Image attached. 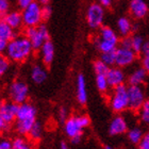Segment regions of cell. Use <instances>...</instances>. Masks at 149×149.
<instances>
[{"instance_id":"obj_1","label":"cell","mask_w":149,"mask_h":149,"mask_svg":"<svg viewBox=\"0 0 149 149\" xmlns=\"http://www.w3.org/2000/svg\"><path fill=\"white\" fill-rule=\"evenodd\" d=\"M6 58L15 63H22L31 56L33 48L30 40L25 35H15L6 43Z\"/></svg>"},{"instance_id":"obj_2","label":"cell","mask_w":149,"mask_h":149,"mask_svg":"<svg viewBox=\"0 0 149 149\" xmlns=\"http://www.w3.org/2000/svg\"><path fill=\"white\" fill-rule=\"evenodd\" d=\"M36 114L37 109L34 104L27 101L18 104L15 118V129L19 135L28 134L32 125L36 121Z\"/></svg>"},{"instance_id":"obj_3","label":"cell","mask_w":149,"mask_h":149,"mask_svg":"<svg viewBox=\"0 0 149 149\" xmlns=\"http://www.w3.org/2000/svg\"><path fill=\"white\" fill-rule=\"evenodd\" d=\"M119 44V37L116 32L109 26H101L99 35L95 40V46L100 52L114 51Z\"/></svg>"},{"instance_id":"obj_4","label":"cell","mask_w":149,"mask_h":149,"mask_svg":"<svg viewBox=\"0 0 149 149\" xmlns=\"http://www.w3.org/2000/svg\"><path fill=\"white\" fill-rule=\"evenodd\" d=\"M110 107L112 111L118 114L129 109L127 86L125 84L113 87V91L110 96Z\"/></svg>"},{"instance_id":"obj_5","label":"cell","mask_w":149,"mask_h":149,"mask_svg":"<svg viewBox=\"0 0 149 149\" xmlns=\"http://www.w3.org/2000/svg\"><path fill=\"white\" fill-rule=\"evenodd\" d=\"M91 124L90 117L87 115H74L68 117L64 123V130L68 137L81 135L83 130Z\"/></svg>"},{"instance_id":"obj_6","label":"cell","mask_w":149,"mask_h":149,"mask_svg":"<svg viewBox=\"0 0 149 149\" xmlns=\"http://www.w3.org/2000/svg\"><path fill=\"white\" fill-rule=\"evenodd\" d=\"M24 35L30 40L33 50H38L45 42L50 40L49 30L43 24H40L36 27L26 28Z\"/></svg>"},{"instance_id":"obj_7","label":"cell","mask_w":149,"mask_h":149,"mask_svg":"<svg viewBox=\"0 0 149 149\" xmlns=\"http://www.w3.org/2000/svg\"><path fill=\"white\" fill-rule=\"evenodd\" d=\"M40 10H42V6L38 4L36 1H33L28 6H26L25 9H22V11L20 12L22 26H25L26 28H29V27H36L40 25L43 22Z\"/></svg>"},{"instance_id":"obj_8","label":"cell","mask_w":149,"mask_h":149,"mask_svg":"<svg viewBox=\"0 0 149 149\" xmlns=\"http://www.w3.org/2000/svg\"><path fill=\"white\" fill-rule=\"evenodd\" d=\"M8 95L10 100L16 104H22L26 102L29 97L28 84L22 80L13 81L8 88Z\"/></svg>"},{"instance_id":"obj_9","label":"cell","mask_w":149,"mask_h":149,"mask_svg":"<svg viewBox=\"0 0 149 149\" xmlns=\"http://www.w3.org/2000/svg\"><path fill=\"white\" fill-rule=\"evenodd\" d=\"M127 93L129 109L134 112H139L147 100L145 88L142 85H129L127 86Z\"/></svg>"},{"instance_id":"obj_10","label":"cell","mask_w":149,"mask_h":149,"mask_svg":"<svg viewBox=\"0 0 149 149\" xmlns=\"http://www.w3.org/2000/svg\"><path fill=\"white\" fill-rule=\"evenodd\" d=\"M104 8L98 2L88 6L86 10V22L91 29H99L104 20Z\"/></svg>"},{"instance_id":"obj_11","label":"cell","mask_w":149,"mask_h":149,"mask_svg":"<svg viewBox=\"0 0 149 149\" xmlns=\"http://www.w3.org/2000/svg\"><path fill=\"white\" fill-rule=\"evenodd\" d=\"M136 53L130 48L117 47L115 49V65L124 68L132 65L136 60Z\"/></svg>"},{"instance_id":"obj_12","label":"cell","mask_w":149,"mask_h":149,"mask_svg":"<svg viewBox=\"0 0 149 149\" xmlns=\"http://www.w3.org/2000/svg\"><path fill=\"white\" fill-rule=\"evenodd\" d=\"M107 81L110 87H115L121 84H125L126 81V74L120 67H109L108 72L106 74Z\"/></svg>"},{"instance_id":"obj_13","label":"cell","mask_w":149,"mask_h":149,"mask_svg":"<svg viewBox=\"0 0 149 149\" xmlns=\"http://www.w3.org/2000/svg\"><path fill=\"white\" fill-rule=\"evenodd\" d=\"M128 131V123L123 115H116L110 123L109 134L112 136L120 135Z\"/></svg>"},{"instance_id":"obj_14","label":"cell","mask_w":149,"mask_h":149,"mask_svg":"<svg viewBox=\"0 0 149 149\" xmlns=\"http://www.w3.org/2000/svg\"><path fill=\"white\" fill-rule=\"evenodd\" d=\"M18 104L12 102V101H1L0 103V114L2 118L6 120V124L11 125L13 121H15L16 113H17Z\"/></svg>"},{"instance_id":"obj_15","label":"cell","mask_w":149,"mask_h":149,"mask_svg":"<svg viewBox=\"0 0 149 149\" xmlns=\"http://www.w3.org/2000/svg\"><path fill=\"white\" fill-rule=\"evenodd\" d=\"M129 11L134 18L143 19L148 14V4L145 0H131Z\"/></svg>"},{"instance_id":"obj_16","label":"cell","mask_w":149,"mask_h":149,"mask_svg":"<svg viewBox=\"0 0 149 149\" xmlns=\"http://www.w3.org/2000/svg\"><path fill=\"white\" fill-rule=\"evenodd\" d=\"M40 58L45 65H50L54 58V45L51 40H47L42 45L40 49Z\"/></svg>"},{"instance_id":"obj_17","label":"cell","mask_w":149,"mask_h":149,"mask_svg":"<svg viewBox=\"0 0 149 149\" xmlns=\"http://www.w3.org/2000/svg\"><path fill=\"white\" fill-rule=\"evenodd\" d=\"M148 72L143 67H137L131 72V74L128 78V82L130 85H143L147 81Z\"/></svg>"},{"instance_id":"obj_18","label":"cell","mask_w":149,"mask_h":149,"mask_svg":"<svg viewBox=\"0 0 149 149\" xmlns=\"http://www.w3.org/2000/svg\"><path fill=\"white\" fill-rule=\"evenodd\" d=\"M3 20L13 29V30H18L22 27V13L18 11H11L4 14Z\"/></svg>"},{"instance_id":"obj_19","label":"cell","mask_w":149,"mask_h":149,"mask_svg":"<svg viewBox=\"0 0 149 149\" xmlns=\"http://www.w3.org/2000/svg\"><path fill=\"white\" fill-rule=\"evenodd\" d=\"M77 100L80 104H85L87 102V92L85 78L80 74L77 78Z\"/></svg>"},{"instance_id":"obj_20","label":"cell","mask_w":149,"mask_h":149,"mask_svg":"<svg viewBox=\"0 0 149 149\" xmlns=\"http://www.w3.org/2000/svg\"><path fill=\"white\" fill-rule=\"evenodd\" d=\"M12 143V149H35L34 142L31 141L29 137H26L25 135H19L15 137Z\"/></svg>"},{"instance_id":"obj_21","label":"cell","mask_w":149,"mask_h":149,"mask_svg":"<svg viewBox=\"0 0 149 149\" xmlns=\"http://www.w3.org/2000/svg\"><path fill=\"white\" fill-rule=\"evenodd\" d=\"M48 74L46 68H44L42 65H34L31 69V79L36 84H42L47 80Z\"/></svg>"},{"instance_id":"obj_22","label":"cell","mask_w":149,"mask_h":149,"mask_svg":"<svg viewBox=\"0 0 149 149\" xmlns=\"http://www.w3.org/2000/svg\"><path fill=\"white\" fill-rule=\"evenodd\" d=\"M132 22L128 17H120L117 20V30L121 36H128L132 32Z\"/></svg>"},{"instance_id":"obj_23","label":"cell","mask_w":149,"mask_h":149,"mask_svg":"<svg viewBox=\"0 0 149 149\" xmlns=\"http://www.w3.org/2000/svg\"><path fill=\"white\" fill-rule=\"evenodd\" d=\"M15 30H13L4 20H0V38L9 42L15 36Z\"/></svg>"},{"instance_id":"obj_24","label":"cell","mask_w":149,"mask_h":149,"mask_svg":"<svg viewBox=\"0 0 149 149\" xmlns=\"http://www.w3.org/2000/svg\"><path fill=\"white\" fill-rule=\"evenodd\" d=\"M27 135L33 142H37V141L40 140V137L43 135V126H42L40 121L36 120L34 124L32 125V127L30 128V130H29Z\"/></svg>"},{"instance_id":"obj_25","label":"cell","mask_w":149,"mask_h":149,"mask_svg":"<svg viewBox=\"0 0 149 149\" xmlns=\"http://www.w3.org/2000/svg\"><path fill=\"white\" fill-rule=\"evenodd\" d=\"M127 132H128V139H129V141L132 144H135V145L139 144V142L142 140V137L144 135L143 130L141 128H137V127L132 128V129H130Z\"/></svg>"},{"instance_id":"obj_26","label":"cell","mask_w":149,"mask_h":149,"mask_svg":"<svg viewBox=\"0 0 149 149\" xmlns=\"http://www.w3.org/2000/svg\"><path fill=\"white\" fill-rule=\"evenodd\" d=\"M146 40H144V37L142 35L135 34L133 36H131V49L133 50L134 52L141 53V50H142V47H143L144 43Z\"/></svg>"},{"instance_id":"obj_27","label":"cell","mask_w":149,"mask_h":149,"mask_svg":"<svg viewBox=\"0 0 149 149\" xmlns=\"http://www.w3.org/2000/svg\"><path fill=\"white\" fill-rule=\"evenodd\" d=\"M96 86L101 93H107L109 91L110 86L107 81L106 74H96Z\"/></svg>"},{"instance_id":"obj_28","label":"cell","mask_w":149,"mask_h":149,"mask_svg":"<svg viewBox=\"0 0 149 149\" xmlns=\"http://www.w3.org/2000/svg\"><path fill=\"white\" fill-rule=\"evenodd\" d=\"M100 60L109 67L115 65V50L114 51H108V52H101Z\"/></svg>"},{"instance_id":"obj_29","label":"cell","mask_w":149,"mask_h":149,"mask_svg":"<svg viewBox=\"0 0 149 149\" xmlns=\"http://www.w3.org/2000/svg\"><path fill=\"white\" fill-rule=\"evenodd\" d=\"M94 72L96 74H106L108 69H109V66H107L104 63L101 61V60H97L94 62Z\"/></svg>"},{"instance_id":"obj_30","label":"cell","mask_w":149,"mask_h":149,"mask_svg":"<svg viewBox=\"0 0 149 149\" xmlns=\"http://www.w3.org/2000/svg\"><path fill=\"white\" fill-rule=\"evenodd\" d=\"M140 112V117L141 120L143 121L144 124H148L149 123V101L146 100L142 108L139 110Z\"/></svg>"},{"instance_id":"obj_31","label":"cell","mask_w":149,"mask_h":149,"mask_svg":"<svg viewBox=\"0 0 149 149\" xmlns=\"http://www.w3.org/2000/svg\"><path fill=\"white\" fill-rule=\"evenodd\" d=\"M10 68V61L6 56H0V78H2Z\"/></svg>"},{"instance_id":"obj_32","label":"cell","mask_w":149,"mask_h":149,"mask_svg":"<svg viewBox=\"0 0 149 149\" xmlns=\"http://www.w3.org/2000/svg\"><path fill=\"white\" fill-rule=\"evenodd\" d=\"M42 19L43 20H48V19L51 17L52 15V9L50 8L49 4H46V6H42Z\"/></svg>"},{"instance_id":"obj_33","label":"cell","mask_w":149,"mask_h":149,"mask_svg":"<svg viewBox=\"0 0 149 149\" xmlns=\"http://www.w3.org/2000/svg\"><path fill=\"white\" fill-rule=\"evenodd\" d=\"M137 145H139V149H149V134H144Z\"/></svg>"},{"instance_id":"obj_34","label":"cell","mask_w":149,"mask_h":149,"mask_svg":"<svg viewBox=\"0 0 149 149\" xmlns=\"http://www.w3.org/2000/svg\"><path fill=\"white\" fill-rule=\"evenodd\" d=\"M10 6H11L10 0H0V13H2V14L8 13Z\"/></svg>"},{"instance_id":"obj_35","label":"cell","mask_w":149,"mask_h":149,"mask_svg":"<svg viewBox=\"0 0 149 149\" xmlns=\"http://www.w3.org/2000/svg\"><path fill=\"white\" fill-rule=\"evenodd\" d=\"M58 117H59L60 123H62V124L65 123V120L68 118V112H67L66 108L63 107V108H61V109L59 110V115H58Z\"/></svg>"},{"instance_id":"obj_36","label":"cell","mask_w":149,"mask_h":149,"mask_svg":"<svg viewBox=\"0 0 149 149\" xmlns=\"http://www.w3.org/2000/svg\"><path fill=\"white\" fill-rule=\"evenodd\" d=\"M119 44H120V47H124V48H130L131 49V36L128 35V36H124L123 40H119Z\"/></svg>"},{"instance_id":"obj_37","label":"cell","mask_w":149,"mask_h":149,"mask_svg":"<svg viewBox=\"0 0 149 149\" xmlns=\"http://www.w3.org/2000/svg\"><path fill=\"white\" fill-rule=\"evenodd\" d=\"M10 125L6 124V120L2 118V116H1V114H0V134H2L3 132H6L8 129H9Z\"/></svg>"},{"instance_id":"obj_38","label":"cell","mask_w":149,"mask_h":149,"mask_svg":"<svg viewBox=\"0 0 149 149\" xmlns=\"http://www.w3.org/2000/svg\"><path fill=\"white\" fill-rule=\"evenodd\" d=\"M33 1L35 0H16V3H17V6L20 8V9H25L26 6H28L30 3H32Z\"/></svg>"},{"instance_id":"obj_39","label":"cell","mask_w":149,"mask_h":149,"mask_svg":"<svg viewBox=\"0 0 149 149\" xmlns=\"http://www.w3.org/2000/svg\"><path fill=\"white\" fill-rule=\"evenodd\" d=\"M0 149H12V143L9 140L0 141Z\"/></svg>"},{"instance_id":"obj_40","label":"cell","mask_w":149,"mask_h":149,"mask_svg":"<svg viewBox=\"0 0 149 149\" xmlns=\"http://www.w3.org/2000/svg\"><path fill=\"white\" fill-rule=\"evenodd\" d=\"M141 53L143 54V56H149V44L148 42H145L142 47V50H141Z\"/></svg>"},{"instance_id":"obj_41","label":"cell","mask_w":149,"mask_h":149,"mask_svg":"<svg viewBox=\"0 0 149 149\" xmlns=\"http://www.w3.org/2000/svg\"><path fill=\"white\" fill-rule=\"evenodd\" d=\"M142 67L146 69L147 72L149 70V56H143V60H142Z\"/></svg>"},{"instance_id":"obj_42","label":"cell","mask_w":149,"mask_h":149,"mask_svg":"<svg viewBox=\"0 0 149 149\" xmlns=\"http://www.w3.org/2000/svg\"><path fill=\"white\" fill-rule=\"evenodd\" d=\"M98 3L101 4L103 8H109L112 4V0H98Z\"/></svg>"},{"instance_id":"obj_43","label":"cell","mask_w":149,"mask_h":149,"mask_svg":"<svg viewBox=\"0 0 149 149\" xmlns=\"http://www.w3.org/2000/svg\"><path fill=\"white\" fill-rule=\"evenodd\" d=\"M6 43H8V42H6V40H3L0 38V53L4 52L6 47Z\"/></svg>"},{"instance_id":"obj_44","label":"cell","mask_w":149,"mask_h":149,"mask_svg":"<svg viewBox=\"0 0 149 149\" xmlns=\"http://www.w3.org/2000/svg\"><path fill=\"white\" fill-rule=\"evenodd\" d=\"M81 139H82V134L81 135H76V136L72 137L70 140H72V144H79L81 142Z\"/></svg>"},{"instance_id":"obj_45","label":"cell","mask_w":149,"mask_h":149,"mask_svg":"<svg viewBox=\"0 0 149 149\" xmlns=\"http://www.w3.org/2000/svg\"><path fill=\"white\" fill-rule=\"evenodd\" d=\"M38 4L40 6H46V4H49V1L50 0H35Z\"/></svg>"},{"instance_id":"obj_46","label":"cell","mask_w":149,"mask_h":149,"mask_svg":"<svg viewBox=\"0 0 149 149\" xmlns=\"http://www.w3.org/2000/svg\"><path fill=\"white\" fill-rule=\"evenodd\" d=\"M60 149H68V146H67V144L65 142H62L61 145H60Z\"/></svg>"},{"instance_id":"obj_47","label":"cell","mask_w":149,"mask_h":149,"mask_svg":"<svg viewBox=\"0 0 149 149\" xmlns=\"http://www.w3.org/2000/svg\"><path fill=\"white\" fill-rule=\"evenodd\" d=\"M3 18H4V14L0 13V20H3Z\"/></svg>"},{"instance_id":"obj_48","label":"cell","mask_w":149,"mask_h":149,"mask_svg":"<svg viewBox=\"0 0 149 149\" xmlns=\"http://www.w3.org/2000/svg\"><path fill=\"white\" fill-rule=\"evenodd\" d=\"M106 149H114V148H112V147H110V146H107Z\"/></svg>"},{"instance_id":"obj_49","label":"cell","mask_w":149,"mask_h":149,"mask_svg":"<svg viewBox=\"0 0 149 149\" xmlns=\"http://www.w3.org/2000/svg\"><path fill=\"white\" fill-rule=\"evenodd\" d=\"M0 56H1V53H0Z\"/></svg>"}]
</instances>
